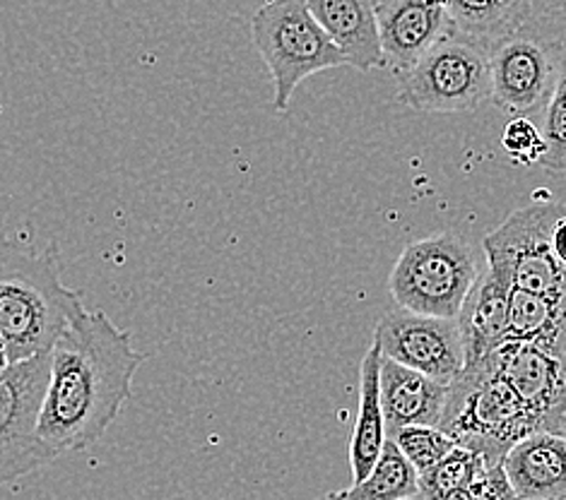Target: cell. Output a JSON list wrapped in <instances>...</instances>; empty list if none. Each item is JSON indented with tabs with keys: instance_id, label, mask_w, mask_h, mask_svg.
I'll list each match as a JSON object with an SVG mask.
<instances>
[{
	"instance_id": "cell-1",
	"label": "cell",
	"mask_w": 566,
	"mask_h": 500,
	"mask_svg": "<svg viewBox=\"0 0 566 500\" xmlns=\"http://www.w3.org/2000/svg\"><path fill=\"white\" fill-rule=\"evenodd\" d=\"M49 357L39 438L56 457L83 453L102 440L130 400L145 354L104 310L85 308L56 337Z\"/></svg>"
},
{
	"instance_id": "cell-2",
	"label": "cell",
	"mask_w": 566,
	"mask_h": 500,
	"mask_svg": "<svg viewBox=\"0 0 566 500\" xmlns=\"http://www.w3.org/2000/svg\"><path fill=\"white\" fill-rule=\"evenodd\" d=\"M83 310V294L61 277L56 246L39 253L0 238V340L10 363L51 349Z\"/></svg>"
},
{
	"instance_id": "cell-3",
	"label": "cell",
	"mask_w": 566,
	"mask_h": 500,
	"mask_svg": "<svg viewBox=\"0 0 566 500\" xmlns=\"http://www.w3.org/2000/svg\"><path fill=\"white\" fill-rule=\"evenodd\" d=\"M439 428L458 445L475 450L488 465H502L521 438L541 430L514 387L494 373L488 357L463 366L449 383Z\"/></svg>"
},
{
	"instance_id": "cell-4",
	"label": "cell",
	"mask_w": 566,
	"mask_h": 500,
	"mask_svg": "<svg viewBox=\"0 0 566 500\" xmlns=\"http://www.w3.org/2000/svg\"><path fill=\"white\" fill-rule=\"evenodd\" d=\"M251 39L273 77L277 114L290 109L294 89L306 77L349 65L318 24L306 0H265L251 20Z\"/></svg>"
},
{
	"instance_id": "cell-5",
	"label": "cell",
	"mask_w": 566,
	"mask_h": 500,
	"mask_svg": "<svg viewBox=\"0 0 566 500\" xmlns=\"http://www.w3.org/2000/svg\"><path fill=\"white\" fill-rule=\"evenodd\" d=\"M480 273L473 246L463 236L443 232L406 246L390 269L388 289L402 308L458 318Z\"/></svg>"
},
{
	"instance_id": "cell-6",
	"label": "cell",
	"mask_w": 566,
	"mask_h": 500,
	"mask_svg": "<svg viewBox=\"0 0 566 500\" xmlns=\"http://www.w3.org/2000/svg\"><path fill=\"white\" fill-rule=\"evenodd\" d=\"M398 97L422 114L473 111L492 99L490 51L449 34L400 73Z\"/></svg>"
},
{
	"instance_id": "cell-7",
	"label": "cell",
	"mask_w": 566,
	"mask_h": 500,
	"mask_svg": "<svg viewBox=\"0 0 566 500\" xmlns=\"http://www.w3.org/2000/svg\"><path fill=\"white\" fill-rule=\"evenodd\" d=\"M566 212L557 200H541L516 210L484 238L488 265L509 287L537 296H566V265L549 246L552 226Z\"/></svg>"
},
{
	"instance_id": "cell-8",
	"label": "cell",
	"mask_w": 566,
	"mask_h": 500,
	"mask_svg": "<svg viewBox=\"0 0 566 500\" xmlns=\"http://www.w3.org/2000/svg\"><path fill=\"white\" fill-rule=\"evenodd\" d=\"M566 30L528 20L490 49L492 102L509 116H535L555 87Z\"/></svg>"
},
{
	"instance_id": "cell-9",
	"label": "cell",
	"mask_w": 566,
	"mask_h": 500,
	"mask_svg": "<svg viewBox=\"0 0 566 500\" xmlns=\"http://www.w3.org/2000/svg\"><path fill=\"white\" fill-rule=\"evenodd\" d=\"M49 359L46 349L0 371V489L59 459L36 430Z\"/></svg>"
},
{
	"instance_id": "cell-10",
	"label": "cell",
	"mask_w": 566,
	"mask_h": 500,
	"mask_svg": "<svg viewBox=\"0 0 566 500\" xmlns=\"http://www.w3.org/2000/svg\"><path fill=\"white\" fill-rule=\"evenodd\" d=\"M374 342L381 347L384 357L406 363L441 383H451L465 366L458 318L427 316L398 306L379 320Z\"/></svg>"
},
{
	"instance_id": "cell-11",
	"label": "cell",
	"mask_w": 566,
	"mask_h": 500,
	"mask_svg": "<svg viewBox=\"0 0 566 500\" xmlns=\"http://www.w3.org/2000/svg\"><path fill=\"white\" fill-rule=\"evenodd\" d=\"M488 359L494 373L514 387L541 430L566 436V363L521 340L502 342Z\"/></svg>"
},
{
	"instance_id": "cell-12",
	"label": "cell",
	"mask_w": 566,
	"mask_h": 500,
	"mask_svg": "<svg viewBox=\"0 0 566 500\" xmlns=\"http://www.w3.org/2000/svg\"><path fill=\"white\" fill-rule=\"evenodd\" d=\"M376 24L384 65L398 75L439 39L453 34L447 0H376Z\"/></svg>"
},
{
	"instance_id": "cell-13",
	"label": "cell",
	"mask_w": 566,
	"mask_h": 500,
	"mask_svg": "<svg viewBox=\"0 0 566 500\" xmlns=\"http://www.w3.org/2000/svg\"><path fill=\"white\" fill-rule=\"evenodd\" d=\"M379 390L386 430L408 424L439 426L449 397V383H441L437 377L384 354L379 366Z\"/></svg>"
},
{
	"instance_id": "cell-14",
	"label": "cell",
	"mask_w": 566,
	"mask_h": 500,
	"mask_svg": "<svg viewBox=\"0 0 566 500\" xmlns=\"http://www.w3.org/2000/svg\"><path fill=\"white\" fill-rule=\"evenodd\" d=\"M502 465L516 498H566V436L533 430L506 453Z\"/></svg>"
},
{
	"instance_id": "cell-15",
	"label": "cell",
	"mask_w": 566,
	"mask_h": 500,
	"mask_svg": "<svg viewBox=\"0 0 566 500\" xmlns=\"http://www.w3.org/2000/svg\"><path fill=\"white\" fill-rule=\"evenodd\" d=\"M318 24L333 39L347 63L367 73L386 67L376 24V0H306Z\"/></svg>"
},
{
	"instance_id": "cell-16",
	"label": "cell",
	"mask_w": 566,
	"mask_h": 500,
	"mask_svg": "<svg viewBox=\"0 0 566 500\" xmlns=\"http://www.w3.org/2000/svg\"><path fill=\"white\" fill-rule=\"evenodd\" d=\"M509 284L488 265L465 296L461 313H458L465 366L478 363L509 340Z\"/></svg>"
},
{
	"instance_id": "cell-17",
	"label": "cell",
	"mask_w": 566,
	"mask_h": 500,
	"mask_svg": "<svg viewBox=\"0 0 566 500\" xmlns=\"http://www.w3.org/2000/svg\"><path fill=\"white\" fill-rule=\"evenodd\" d=\"M379 366L381 347L374 342L367 349V354H364L359 366V409L353 434H349V469H353V483L369 475L386 443V416L381 407Z\"/></svg>"
},
{
	"instance_id": "cell-18",
	"label": "cell",
	"mask_w": 566,
	"mask_h": 500,
	"mask_svg": "<svg viewBox=\"0 0 566 500\" xmlns=\"http://www.w3.org/2000/svg\"><path fill=\"white\" fill-rule=\"evenodd\" d=\"M509 340H521L566 363V296H537L511 287Z\"/></svg>"
},
{
	"instance_id": "cell-19",
	"label": "cell",
	"mask_w": 566,
	"mask_h": 500,
	"mask_svg": "<svg viewBox=\"0 0 566 500\" xmlns=\"http://www.w3.org/2000/svg\"><path fill=\"white\" fill-rule=\"evenodd\" d=\"M453 34L492 49L531 20V0H447Z\"/></svg>"
},
{
	"instance_id": "cell-20",
	"label": "cell",
	"mask_w": 566,
	"mask_h": 500,
	"mask_svg": "<svg viewBox=\"0 0 566 500\" xmlns=\"http://www.w3.org/2000/svg\"><path fill=\"white\" fill-rule=\"evenodd\" d=\"M331 498L349 500H408L420 498V475H417L410 459L400 453L394 438H388L381 448L374 469L361 481L353 483L345 491L328 493Z\"/></svg>"
},
{
	"instance_id": "cell-21",
	"label": "cell",
	"mask_w": 566,
	"mask_h": 500,
	"mask_svg": "<svg viewBox=\"0 0 566 500\" xmlns=\"http://www.w3.org/2000/svg\"><path fill=\"white\" fill-rule=\"evenodd\" d=\"M488 462L465 445H453L439 462L420 475V498L470 500V489Z\"/></svg>"
},
{
	"instance_id": "cell-22",
	"label": "cell",
	"mask_w": 566,
	"mask_h": 500,
	"mask_svg": "<svg viewBox=\"0 0 566 500\" xmlns=\"http://www.w3.org/2000/svg\"><path fill=\"white\" fill-rule=\"evenodd\" d=\"M543 138L545 155L541 167L547 171H566V42L562 49L559 73L543 109Z\"/></svg>"
},
{
	"instance_id": "cell-23",
	"label": "cell",
	"mask_w": 566,
	"mask_h": 500,
	"mask_svg": "<svg viewBox=\"0 0 566 500\" xmlns=\"http://www.w3.org/2000/svg\"><path fill=\"white\" fill-rule=\"evenodd\" d=\"M388 438H394L400 453L410 459L417 475H424L431 467H434L439 459L447 455L455 440L441 430L439 426H427V424H408V426H396L386 430Z\"/></svg>"
},
{
	"instance_id": "cell-24",
	"label": "cell",
	"mask_w": 566,
	"mask_h": 500,
	"mask_svg": "<svg viewBox=\"0 0 566 500\" xmlns=\"http://www.w3.org/2000/svg\"><path fill=\"white\" fill-rule=\"evenodd\" d=\"M502 147L506 155L518 164H541L545 155L543 132L533 126L528 116H514L506 124L502 135Z\"/></svg>"
},
{
	"instance_id": "cell-25",
	"label": "cell",
	"mask_w": 566,
	"mask_h": 500,
	"mask_svg": "<svg viewBox=\"0 0 566 500\" xmlns=\"http://www.w3.org/2000/svg\"><path fill=\"white\" fill-rule=\"evenodd\" d=\"M531 20L566 30V0H531Z\"/></svg>"
},
{
	"instance_id": "cell-26",
	"label": "cell",
	"mask_w": 566,
	"mask_h": 500,
	"mask_svg": "<svg viewBox=\"0 0 566 500\" xmlns=\"http://www.w3.org/2000/svg\"><path fill=\"white\" fill-rule=\"evenodd\" d=\"M549 246H552V253H555V258L562 265H566V212L555 222V226H552Z\"/></svg>"
},
{
	"instance_id": "cell-27",
	"label": "cell",
	"mask_w": 566,
	"mask_h": 500,
	"mask_svg": "<svg viewBox=\"0 0 566 500\" xmlns=\"http://www.w3.org/2000/svg\"><path fill=\"white\" fill-rule=\"evenodd\" d=\"M10 363V359H8V349H6V344H3V340H0V371H3L6 366Z\"/></svg>"
}]
</instances>
